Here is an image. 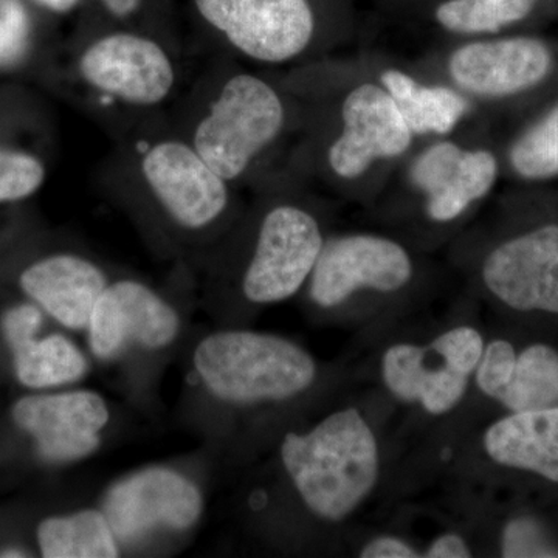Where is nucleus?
Wrapping results in <instances>:
<instances>
[{
	"label": "nucleus",
	"mask_w": 558,
	"mask_h": 558,
	"mask_svg": "<svg viewBox=\"0 0 558 558\" xmlns=\"http://www.w3.org/2000/svg\"><path fill=\"white\" fill-rule=\"evenodd\" d=\"M413 277V258L400 242L349 233L325 241L306 288L315 306L333 310L362 290L399 292Z\"/></svg>",
	"instance_id": "12"
},
{
	"label": "nucleus",
	"mask_w": 558,
	"mask_h": 558,
	"mask_svg": "<svg viewBox=\"0 0 558 558\" xmlns=\"http://www.w3.org/2000/svg\"><path fill=\"white\" fill-rule=\"evenodd\" d=\"M282 81L299 101V128L310 132L296 154V172L314 171L340 185L357 183L413 148L416 137L379 80L359 81L337 100L292 75Z\"/></svg>",
	"instance_id": "5"
},
{
	"label": "nucleus",
	"mask_w": 558,
	"mask_h": 558,
	"mask_svg": "<svg viewBox=\"0 0 558 558\" xmlns=\"http://www.w3.org/2000/svg\"><path fill=\"white\" fill-rule=\"evenodd\" d=\"M472 556L469 543L461 535L451 534V532L433 539L425 553L422 554V557L428 558H469Z\"/></svg>",
	"instance_id": "31"
},
{
	"label": "nucleus",
	"mask_w": 558,
	"mask_h": 558,
	"mask_svg": "<svg viewBox=\"0 0 558 558\" xmlns=\"http://www.w3.org/2000/svg\"><path fill=\"white\" fill-rule=\"evenodd\" d=\"M92 357L130 369L161 366L185 341L178 304L145 279L116 274L86 328Z\"/></svg>",
	"instance_id": "9"
},
{
	"label": "nucleus",
	"mask_w": 558,
	"mask_h": 558,
	"mask_svg": "<svg viewBox=\"0 0 558 558\" xmlns=\"http://www.w3.org/2000/svg\"><path fill=\"white\" fill-rule=\"evenodd\" d=\"M553 53L535 38L470 40L447 54L449 86L472 100H501L543 83Z\"/></svg>",
	"instance_id": "15"
},
{
	"label": "nucleus",
	"mask_w": 558,
	"mask_h": 558,
	"mask_svg": "<svg viewBox=\"0 0 558 558\" xmlns=\"http://www.w3.org/2000/svg\"><path fill=\"white\" fill-rule=\"evenodd\" d=\"M182 51L153 33L112 28L70 50L69 80L84 108L117 135L171 105L182 83Z\"/></svg>",
	"instance_id": "6"
},
{
	"label": "nucleus",
	"mask_w": 558,
	"mask_h": 558,
	"mask_svg": "<svg viewBox=\"0 0 558 558\" xmlns=\"http://www.w3.org/2000/svg\"><path fill=\"white\" fill-rule=\"evenodd\" d=\"M484 288L519 314L558 315V226L501 242L481 266Z\"/></svg>",
	"instance_id": "14"
},
{
	"label": "nucleus",
	"mask_w": 558,
	"mask_h": 558,
	"mask_svg": "<svg viewBox=\"0 0 558 558\" xmlns=\"http://www.w3.org/2000/svg\"><path fill=\"white\" fill-rule=\"evenodd\" d=\"M317 379L314 355L295 341L223 326L191 344L186 413L211 442L231 416L295 402Z\"/></svg>",
	"instance_id": "4"
},
{
	"label": "nucleus",
	"mask_w": 558,
	"mask_h": 558,
	"mask_svg": "<svg viewBox=\"0 0 558 558\" xmlns=\"http://www.w3.org/2000/svg\"><path fill=\"white\" fill-rule=\"evenodd\" d=\"M116 270L86 248H62L33 259L17 284L32 303L69 330H86L92 311Z\"/></svg>",
	"instance_id": "17"
},
{
	"label": "nucleus",
	"mask_w": 558,
	"mask_h": 558,
	"mask_svg": "<svg viewBox=\"0 0 558 558\" xmlns=\"http://www.w3.org/2000/svg\"><path fill=\"white\" fill-rule=\"evenodd\" d=\"M112 20L128 24L142 14L146 0H98Z\"/></svg>",
	"instance_id": "32"
},
{
	"label": "nucleus",
	"mask_w": 558,
	"mask_h": 558,
	"mask_svg": "<svg viewBox=\"0 0 558 558\" xmlns=\"http://www.w3.org/2000/svg\"><path fill=\"white\" fill-rule=\"evenodd\" d=\"M197 14L229 57L258 68H301L323 53L311 0H194Z\"/></svg>",
	"instance_id": "8"
},
{
	"label": "nucleus",
	"mask_w": 558,
	"mask_h": 558,
	"mask_svg": "<svg viewBox=\"0 0 558 558\" xmlns=\"http://www.w3.org/2000/svg\"><path fill=\"white\" fill-rule=\"evenodd\" d=\"M498 403L508 411L557 407L558 349L548 343H531L517 351L512 377Z\"/></svg>",
	"instance_id": "22"
},
{
	"label": "nucleus",
	"mask_w": 558,
	"mask_h": 558,
	"mask_svg": "<svg viewBox=\"0 0 558 558\" xmlns=\"http://www.w3.org/2000/svg\"><path fill=\"white\" fill-rule=\"evenodd\" d=\"M260 199L238 216L199 274L209 314L284 303L306 288L325 233L310 202L266 175Z\"/></svg>",
	"instance_id": "2"
},
{
	"label": "nucleus",
	"mask_w": 558,
	"mask_h": 558,
	"mask_svg": "<svg viewBox=\"0 0 558 558\" xmlns=\"http://www.w3.org/2000/svg\"><path fill=\"white\" fill-rule=\"evenodd\" d=\"M498 179L494 153L465 148L453 140H438L418 153L410 163L409 180L422 194L427 218L450 223L483 201Z\"/></svg>",
	"instance_id": "16"
},
{
	"label": "nucleus",
	"mask_w": 558,
	"mask_h": 558,
	"mask_svg": "<svg viewBox=\"0 0 558 558\" xmlns=\"http://www.w3.org/2000/svg\"><path fill=\"white\" fill-rule=\"evenodd\" d=\"M33 28L20 0H0V70L21 68L32 54Z\"/></svg>",
	"instance_id": "26"
},
{
	"label": "nucleus",
	"mask_w": 558,
	"mask_h": 558,
	"mask_svg": "<svg viewBox=\"0 0 558 558\" xmlns=\"http://www.w3.org/2000/svg\"><path fill=\"white\" fill-rule=\"evenodd\" d=\"M102 193L131 219L159 258L197 275L241 215L234 185L202 159L168 113L113 135Z\"/></svg>",
	"instance_id": "1"
},
{
	"label": "nucleus",
	"mask_w": 558,
	"mask_h": 558,
	"mask_svg": "<svg viewBox=\"0 0 558 558\" xmlns=\"http://www.w3.org/2000/svg\"><path fill=\"white\" fill-rule=\"evenodd\" d=\"M46 179V163L36 154L0 145V204L28 199Z\"/></svg>",
	"instance_id": "25"
},
{
	"label": "nucleus",
	"mask_w": 558,
	"mask_h": 558,
	"mask_svg": "<svg viewBox=\"0 0 558 558\" xmlns=\"http://www.w3.org/2000/svg\"><path fill=\"white\" fill-rule=\"evenodd\" d=\"M483 447L487 458L501 468L558 484V405L509 411L488 425Z\"/></svg>",
	"instance_id": "18"
},
{
	"label": "nucleus",
	"mask_w": 558,
	"mask_h": 558,
	"mask_svg": "<svg viewBox=\"0 0 558 558\" xmlns=\"http://www.w3.org/2000/svg\"><path fill=\"white\" fill-rule=\"evenodd\" d=\"M509 160L513 171L523 179L558 175V105L513 143Z\"/></svg>",
	"instance_id": "24"
},
{
	"label": "nucleus",
	"mask_w": 558,
	"mask_h": 558,
	"mask_svg": "<svg viewBox=\"0 0 558 558\" xmlns=\"http://www.w3.org/2000/svg\"><path fill=\"white\" fill-rule=\"evenodd\" d=\"M377 80L391 95L414 137H447L472 110V101L449 84L422 83L405 70H380Z\"/></svg>",
	"instance_id": "19"
},
{
	"label": "nucleus",
	"mask_w": 558,
	"mask_h": 558,
	"mask_svg": "<svg viewBox=\"0 0 558 558\" xmlns=\"http://www.w3.org/2000/svg\"><path fill=\"white\" fill-rule=\"evenodd\" d=\"M502 557H558V549L549 545L543 529L531 519L512 521L505 531Z\"/></svg>",
	"instance_id": "28"
},
{
	"label": "nucleus",
	"mask_w": 558,
	"mask_h": 558,
	"mask_svg": "<svg viewBox=\"0 0 558 558\" xmlns=\"http://www.w3.org/2000/svg\"><path fill=\"white\" fill-rule=\"evenodd\" d=\"M43 325L44 311L31 300L27 303L13 304L0 318V330L10 352L39 336Z\"/></svg>",
	"instance_id": "29"
},
{
	"label": "nucleus",
	"mask_w": 558,
	"mask_h": 558,
	"mask_svg": "<svg viewBox=\"0 0 558 558\" xmlns=\"http://www.w3.org/2000/svg\"><path fill=\"white\" fill-rule=\"evenodd\" d=\"M40 9L54 14L70 13L80 5L81 0H33Z\"/></svg>",
	"instance_id": "33"
},
{
	"label": "nucleus",
	"mask_w": 558,
	"mask_h": 558,
	"mask_svg": "<svg viewBox=\"0 0 558 558\" xmlns=\"http://www.w3.org/2000/svg\"><path fill=\"white\" fill-rule=\"evenodd\" d=\"M100 509L121 553H150L199 526L205 495L185 470L146 465L113 481L102 494Z\"/></svg>",
	"instance_id": "10"
},
{
	"label": "nucleus",
	"mask_w": 558,
	"mask_h": 558,
	"mask_svg": "<svg viewBox=\"0 0 558 558\" xmlns=\"http://www.w3.org/2000/svg\"><path fill=\"white\" fill-rule=\"evenodd\" d=\"M11 357L16 379L33 391L68 387L83 380L90 371L86 352L60 332L33 337L13 349Z\"/></svg>",
	"instance_id": "20"
},
{
	"label": "nucleus",
	"mask_w": 558,
	"mask_h": 558,
	"mask_svg": "<svg viewBox=\"0 0 558 558\" xmlns=\"http://www.w3.org/2000/svg\"><path fill=\"white\" fill-rule=\"evenodd\" d=\"M16 427L31 436L36 454L51 465L84 461L102 446L109 427V402L94 389L35 392L11 409Z\"/></svg>",
	"instance_id": "13"
},
{
	"label": "nucleus",
	"mask_w": 558,
	"mask_h": 558,
	"mask_svg": "<svg viewBox=\"0 0 558 558\" xmlns=\"http://www.w3.org/2000/svg\"><path fill=\"white\" fill-rule=\"evenodd\" d=\"M0 557L5 558H22V557H31V554H27V550L21 548H11L0 549Z\"/></svg>",
	"instance_id": "34"
},
{
	"label": "nucleus",
	"mask_w": 558,
	"mask_h": 558,
	"mask_svg": "<svg viewBox=\"0 0 558 558\" xmlns=\"http://www.w3.org/2000/svg\"><path fill=\"white\" fill-rule=\"evenodd\" d=\"M36 542L46 558H116L123 556L105 512L84 508L39 523Z\"/></svg>",
	"instance_id": "21"
},
{
	"label": "nucleus",
	"mask_w": 558,
	"mask_h": 558,
	"mask_svg": "<svg viewBox=\"0 0 558 558\" xmlns=\"http://www.w3.org/2000/svg\"><path fill=\"white\" fill-rule=\"evenodd\" d=\"M483 333L457 326L427 344L396 343L381 357V380L396 399L432 416L457 409L484 351Z\"/></svg>",
	"instance_id": "11"
},
{
	"label": "nucleus",
	"mask_w": 558,
	"mask_h": 558,
	"mask_svg": "<svg viewBox=\"0 0 558 558\" xmlns=\"http://www.w3.org/2000/svg\"><path fill=\"white\" fill-rule=\"evenodd\" d=\"M278 459L300 505L330 524L348 520L380 476L379 442L357 409L337 410L314 427L286 433Z\"/></svg>",
	"instance_id": "7"
},
{
	"label": "nucleus",
	"mask_w": 558,
	"mask_h": 558,
	"mask_svg": "<svg viewBox=\"0 0 558 558\" xmlns=\"http://www.w3.org/2000/svg\"><path fill=\"white\" fill-rule=\"evenodd\" d=\"M362 558H417L422 557L410 542L407 539L395 537V535H380L369 539L362 549H360Z\"/></svg>",
	"instance_id": "30"
},
{
	"label": "nucleus",
	"mask_w": 558,
	"mask_h": 558,
	"mask_svg": "<svg viewBox=\"0 0 558 558\" xmlns=\"http://www.w3.org/2000/svg\"><path fill=\"white\" fill-rule=\"evenodd\" d=\"M535 3L537 0H447L435 16L440 27L454 35H484L524 20Z\"/></svg>",
	"instance_id": "23"
},
{
	"label": "nucleus",
	"mask_w": 558,
	"mask_h": 558,
	"mask_svg": "<svg viewBox=\"0 0 558 558\" xmlns=\"http://www.w3.org/2000/svg\"><path fill=\"white\" fill-rule=\"evenodd\" d=\"M515 359L517 349L509 340L494 339L484 344L478 366L473 374L476 387L484 396L498 402L512 377Z\"/></svg>",
	"instance_id": "27"
},
{
	"label": "nucleus",
	"mask_w": 558,
	"mask_h": 558,
	"mask_svg": "<svg viewBox=\"0 0 558 558\" xmlns=\"http://www.w3.org/2000/svg\"><path fill=\"white\" fill-rule=\"evenodd\" d=\"M170 117L197 154L231 185L260 180L289 132L299 101L284 81L215 57Z\"/></svg>",
	"instance_id": "3"
}]
</instances>
